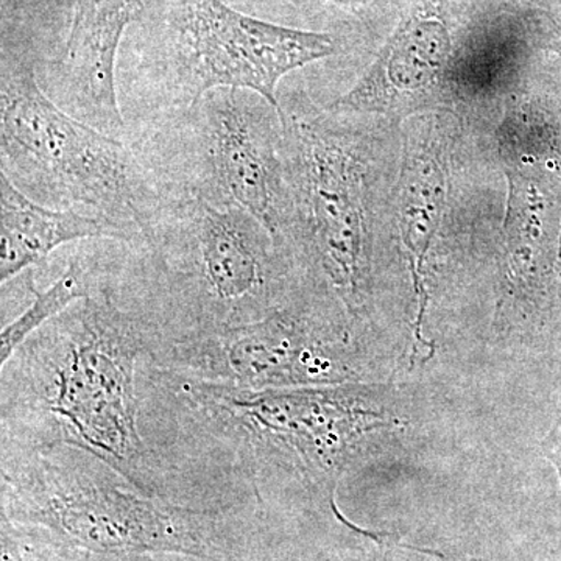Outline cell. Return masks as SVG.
<instances>
[{
    "mask_svg": "<svg viewBox=\"0 0 561 561\" xmlns=\"http://www.w3.org/2000/svg\"><path fill=\"white\" fill-rule=\"evenodd\" d=\"M151 364L203 381L253 390L339 386L359 371L339 317L305 302H283L253 323L162 345Z\"/></svg>",
    "mask_w": 561,
    "mask_h": 561,
    "instance_id": "cell-6",
    "label": "cell"
},
{
    "mask_svg": "<svg viewBox=\"0 0 561 561\" xmlns=\"http://www.w3.org/2000/svg\"><path fill=\"white\" fill-rule=\"evenodd\" d=\"M111 275H95L90 265L73 260L66 265L60 278L47 289L38 290L31 280L33 301L21 316L10 321L0 334V365L16 353L22 343L47 321L65 312L73 302L91 297L101 287L110 286Z\"/></svg>",
    "mask_w": 561,
    "mask_h": 561,
    "instance_id": "cell-14",
    "label": "cell"
},
{
    "mask_svg": "<svg viewBox=\"0 0 561 561\" xmlns=\"http://www.w3.org/2000/svg\"><path fill=\"white\" fill-rule=\"evenodd\" d=\"M158 343L111 286L73 302L2 365L0 442L73 446L144 493L191 505L144 437L140 371Z\"/></svg>",
    "mask_w": 561,
    "mask_h": 561,
    "instance_id": "cell-1",
    "label": "cell"
},
{
    "mask_svg": "<svg viewBox=\"0 0 561 561\" xmlns=\"http://www.w3.org/2000/svg\"><path fill=\"white\" fill-rule=\"evenodd\" d=\"M289 217L279 247L295 241L313 279L356 313L371 280L368 168L359 144L328 117L280 108Z\"/></svg>",
    "mask_w": 561,
    "mask_h": 561,
    "instance_id": "cell-5",
    "label": "cell"
},
{
    "mask_svg": "<svg viewBox=\"0 0 561 561\" xmlns=\"http://www.w3.org/2000/svg\"><path fill=\"white\" fill-rule=\"evenodd\" d=\"M0 518L79 551L184 561H265L268 513L208 508L144 493L73 446L0 442Z\"/></svg>",
    "mask_w": 561,
    "mask_h": 561,
    "instance_id": "cell-2",
    "label": "cell"
},
{
    "mask_svg": "<svg viewBox=\"0 0 561 561\" xmlns=\"http://www.w3.org/2000/svg\"><path fill=\"white\" fill-rule=\"evenodd\" d=\"M168 36L173 101L187 108L228 88L254 92L280 110V80L337 50L328 33L257 20L224 0H172Z\"/></svg>",
    "mask_w": 561,
    "mask_h": 561,
    "instance_id": "cell-7",
    "label": "cell"
},
{
    "mask_svg": "<svg viewBox=\"0 0 561 561\" xmlns=\"http://www.w3.org/2000/svg\"><path fill=\"white\" fill-rule=\"evenodd\" d=\"M133 247L138 278L122 287L131 300L121 305L157 332L158 348L253 323L286 302L283 250L239 206L191 192L164 201Z\"/></svg>",
    "mask_w": 561,
    "mask_h": 561,
    "instance_id": "cell-3",
    "label": "cell"
},
{
    "mask_svg": "<svg viewBox=\"0 0 561 561\" xmlns=\"http://www.w3.org/2000/svg\"><path fill=\"white\" fill-rule=\"evenodd\" d=\"M334 2H339V3H354V2H357V0H334Z\"/></svg>",
    "mask_w": 561,
    "mask_h": 561,
    "instance_id": "cell-19",
    "label": "cell"
},
{
    "mask_svg": "<svg viewBox=\"0 0 561 561\" xmlns=\"http://www.w3.org/2000/svg\"><path fill=\"white\" fill-rule=\"evenodd\" d=\"M0 279L2 284L46 260L51 251L84 239L128 243L116 225L73 209H51L18 190L0 172Z\"/></svg>",
    "mask_w": 561,
    "mask_h": 561,
    "instance_id": "cell-13",
    "label": "cell"
},
{
    "mask_svg": "<svg viewBox=\"0 0 561 561\" xmlns=\"http://www.w3.org/2000/svg\"><path fill=\"white\" fill-rule=\"evenodd\" d=\"M451 38L438 18L415 14L400 25L357 83L332 103L334 113H419L448 91Z\"/></svg>",
    "mask_w": 561,
    "mask_h": 561,
    "instance_id": "cell-11",
    "label": "cell"
},
{
    "mask_svg": "<svg viewBox=\"0 0 561 561\" xmlns=\"http://www.w3.org/2000/svg\"><path fill=\"white\" fill-rule=\"evenodd\" d=\"M496 144L507 180L505 297L527 311H546L561 284V130L545 111L512 101Z\"/></svg>",
    "mask_w": 561,
    "mask_h": 561,
    "instance_id": "cell-8",
    "label": "cell"
},
{
    "mask_svg": "<svg viewBox=\"0 0 561 561\" xmlns=\"http://www.w3.org/2000/svg\"><path fill=\"white\" fill-rule=\"evenodd\" d=\"M66 561H184L175 559V557L160 556H99V553H90L79 551V549L70 548L66 545Z\"/></svg>",
    "mask_w": 561,
    "mask_h": 561,
    "instance_id": "cell-15",
    "label": "cell"
},
{
    "mask_svg": "<svg viewBox=\"0 0 561 561\" xmlns=\"http://www.w3.org/2000/svg\"><path fill=\"white\" fill-rule=\"evenodd\" d=\"M0 154L18 190L116 225L128 245L144 242L164 202L131 151L51 102L28 66H3Z\"/></svg>",
    "mask_w": 561,
    "mask_h": 561,
    "instance_id": "cell-4",
    "label": "cell"
},
{
    "mask_svg": "<svg viewBox=\"0 0 561 561\" xmlns=\"http://www.w3.org/2000/svg\"><path fill=\"white\" fill-rule=\"evenodd\" d=\"M25 0H3V10H13V9H20L22 3H24Z\"/></svg>",
    "mask_w": 561,
    "mask_h": 561,
    "instance_id": "cell-18",
    "label": "cell"
},
{
    "mask_svg": "<svg viewBox=\"0 0 561 561\" xmlns=\"http://www.w3.org/2000/svg\"><path fill=\"white\" fill-rule=\"evenodd\" d=\"M144 11L142 0H76L57 84L77 119L117 139L125 130L116 92L122 36Z\"/></svg>",
    "mask_w": 561,
    "mask_h": 561,
    "instance_id": "cell-10",
    "label": "cell"
},
{
    "mask_svg": "<svg viewBox=\"0 0 561 561\" xmlns=\"http://www.w3.org/2000/svg\"><path fill=\"white\" fill-rule=\"evenodd\" d=\"M448 202V162L440 117L415 114L404 133L397 220L402 249L411 268L420 334L427 302V260L442 227Z\"/></svg>",
    "mask_w": 561,
    "mask_h": 561,
    "instance_id": "cell-12",
    "label": "cell"
},
{
    "mask_svg": "<svg viewBox=\"0 0 561 561\" xmlns=\"http://www.w3.org/2000/svg\"><path fill=\"white\" fill-rule=\"evenodd\" d=\"M187 111L202 161V184L191 194L247 210L279 245L289 217L280 110L254 92L221 88Z\"/></svg>",
    "mask_w": 561,
    "mask_h": 561,
    "instance_id": "cell-9",
    "label": "cell"
},
{
    "mask_svg": "<svg viewBox=\"0 0 561 561\" xmlns=\"http://www.w3.org/2000/svg\"><path fill=\"white\" fill-rule=\"evenodd\" d=\"M542 46L561 57V14L552 18L549 24L546 25Z\"/></svg>",
    "mask_w": 561,
    "mask_h": 561,
    "instance_id": "cell-17",
    "label": "cell"
},
{
    "mask_svg": "<svg viewBox=\"0 0 561 561\" xmlns=\"http://www.w3.org/2000/svg\"><path fill=\"white\" fill-rule=\"evenodd\" d=\"M542 453L556 468L561 482V419L549 431L548 437L542 443Z\"/></svg>",
    "mask_w": 561,
    "mask_h": 561,
    "instance_id": "cell-16",
    "label": "cell"
}]
</instances>
